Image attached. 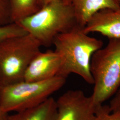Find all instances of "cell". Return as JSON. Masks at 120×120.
I'll list each match as a JSON object with an SVG mask.
<instances>
[{
    "mask_svg": "<svg viewBox=\"0 0 120 120\" xmlns=\"http://www.w3.org/2000/svg\"><path fill=\"white\" fill-rule=\"evenodd\" d=\"M76 25L57 36L52 44L62 57V64L58 76L66 78L72 73L77 74L87 83L93 85L90 62L95 52L102 47L103 41L91 37Z\"/></svg>",
    "mask_w": 120,
    "mask_h": 120,
    "instance_id": "cell-1",
    "label": "cell"
},
{
    "mask_svg": "<svg viewBox=\"0 0 120 120\" xmlns=\"http://www.w3.org/2000/svg\"><path fill=\"white\" fill-rule=\"evenodd\" d=\"M17 23L44 46H49L57 36L77 25L69 0H53Z\"/></svg>",
    "mask_w": 120,
    "mask_h": 120,
    "instance_id": "cell-2",
    "label": "cell"
},
{
    "mask_svg": "<svg viewBox=\"0 0 120 120\" xmlns=\"http://www.w3.org/2000/svg\"><path fill=\"white\" fill-rule=\"evenodd\" d=\"M94 80L91 97L100 106L113 97L120 87V39H109L107 45L95 52L90 62Z\"/></svg>",
    "mask_w": 120,
    "mask_h": 120,
    "instance_id": "cell-3",
    "label": "cell"
},
{
    "mask_svg": "<svg viewBox=\"0 0 120 120\" xmlns=\"http://www.w3.org/2000/svg\"><path fill=\"white\" fill-rule=\"evenodd\" d=\"M42 46L29 34L7 39L0 43V85L24 81L26 69Z\"/></svg>",
    "mask_w": 120,
    "mask_h": 120,
    "instance_id": "cell-4",
    "label": "cell"
},
{
    "mask_svg": "<svg viewBox=\"0 0 120 120\" xmlns=\"http://www.w3.org/2000/svg\"><path fill=\"white\" fill-rule=\"evenodd\" d=\"M66 78L57 76L40 81H22L2 87L0 108L7 113L22 111L37 106L59 90Z\"/></svg>",
    "mask_w": 120,
    "mask_h": 120,
    "instance_id": "cell-5",
    "label": "cell"
},
{
    "mask_svg": "<svg viewBox=\"0 0 120 120\" xmlns=\"http://www.w3.org/2000/svg\"><path fill=\"white\" fill-rule=\"evenodd\" d=\"M56 120H95L101 106L81 90L66 92L56 100Z\"/></svg>",
    "mask_w": 120,
    "mask_h": 120,
    "instance_id": "cell-6",
    "label": "cell"
},
{
    "mask_svg": "<svg viewBox=\"0 0 120 120\" xmlns=\"http://www.w3.org/2000/svg\"><path fill=\"white\" fill-rule=\"evenodd\" d=\"M62 64V57L55 50L40 51L26 69L24 80L40 81L58 76Z\"/></svg>",
    "mask_w": 120,
    "mask_h": 120,
    "instance_id": "cell-7",
    "label": "cell"
},
{
    "mask_svg": "<svg viewBox=\"0 0 120 120\" xmlns=\"http://www.w3.org/2000/svg\"><path fill=\"white\" fill-rule=\"evenodd\" d=\"M83 30L88 34L98 33L109 39H120V7L104 9L95 13Z\"/></svg>",
    "mask_w": 120,
    "mask_h": 120,
    "instance_id": "cell-8",
    "label": "cell"
},
{
    "mask_svg": "<svg viewBox=\"0 0 120 120\" xmlns=\"http://www.w3.org/2000/svg\"><path fill=\"white\" fill-rule=\"evenodd\" d=\"M73 7L77 26L83 28L95 13L120 7L119 0H69Z\"/></svg>",
    "mask_w": 120,
    "mask_h": 120,
    "instance_id": "cell-9",
    "label": "cell"
},
{
    "mask_svg": "<svg viewBox=\"0 0 120 120\" xmlns=\"http://www.w3.org/2000/svg\"><path fill=\"white\" fill-rule=\"evenodd\" d=\"M55 99L50 97L37 106L8 115L6 120H56Z\"/></svg>",
    "mask_w": 120,
    "mask_h": 120,
    "instance_id": "cell-10",
    "label": "cell"
},
{
    "mask_svg": "<svg viewBox=\"0 0 120 120\" xmlns=\"http://www.w3.org/2000/svg\"><path fill=\"white\" fill-rule=\"evenodd\" d=\"M11 23H18L37 13L45 5L43 0H9Z\"/></svg>",
    "mask_w": 120,
    "mask_h": 120,
    "instance_id": "cell-11",
    "label": "cell"
},
{
    "mask_svg": "<svg viewBox=\"0 0 120 120\" xmlns=\"http://www.w3.org/2000/svg\"><path fill=\"white\" fill-rule=\"evenodd\" d=\"M28 34L19 24L11 23L0 26V43L14 37Z\"/></svg>",
    "mask_w": 120,
    "mask_h": 120,
    "instance_id": "cell-12",
    "label": "cell"
},
{
    "mask_svg": "<svg viewBox=\"0 0 120 120\" xmlns=\"http://www.w3.org/2000/svg\"><path fill=\"white\" fill-rule=\"evenodd\" d=\"M95 120H120V110L111 112L109 105H102L97 111Z\"/></svg>",
    "mask_w": 120,
    "mask_h": 120,
    "instance_id": "cell-13",
    "label": "cell"
},
{
    "mask_svg": "<svg viewBox=\"0 0 120 120\" xmlns=\"http://www.w3.org/2000/svg\"><path fill=\"white\" fill-rule=\"evenodd\" d=\"M11 23L9 0H0V26Z\"/></svg>",
    "mask_w": 120,
    "mask_h": 120,
    "instance_id": "cell-14",
    "label": "cell"
},
{
    "mask_svg": "<svg viewBox=\"0 0 120 120\" xmlns=\"http://www.w3.org/2000/svg\"><path fill=\"white\" fill-rule=\"evenodd\" d=\"M109 107L111 112L120 110V87L113 96Z\"/></svg>",
    "mask_w": 120,
    "mask_h": 120,
    "instance_id": "cell-15",
    "label": "cell"
},
{
    "mask_svg": "<svg viewBox=\"0 0 120 120\" xmlns=\"http://www.w3.org/2000/svg\"><path fill=\"white\" fill-rule=\"evenodd\" d=\"M9 113L3 111L0 108V120H6L8 116Z\"/></svg>",
    "mask_w": 120,
    "mask_h": 120,
    "instance_id": "cell-16",
    "label": "cell"
},
{
    "mask_svg": "<svg viewBox=\"0 0 120 120\" xmlns=\"http://www.w3.org/2000/svg\"><path fill=\"white\" fill-rule=\"evenodd\" d=\"M52 0H43L44 4H47L48 3H49V2H51Z\"/></svg>",
    "mask_w": 120,
    "mask_h": 120,
    "instance_id": "cell-17",
    "label": "cell"
},
{
    "mask_svg": "<svg viewBox=\"0 0 120 120\" xmlns=\"http://www.w3.org/2000/svg\"><path fill=\"white\" fill-rule=\"evenodd\" d=\"M1 89H2V87H1V86L0 85V94H1Z\"/></svg>",
    "mask_w": 120,
    "mask_h": 120,
    "instance_id": "cell-18",
    "label": "cell"
},
{
    "mask_svg": "<svg viewBox=\"0 0 120 120\" xmlns=\"http://www.w3.org/2000/svg\"><path fill=\"white\" fill-rule=\"evenodd\" d=\"M119 2H120V0H119Z\"/></svg>",
    "mask_w": 120,
    "mask_h": 120,
    "instance_id": "cell-19",
    "label": "cell"
}]
</instances>
